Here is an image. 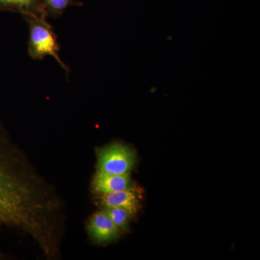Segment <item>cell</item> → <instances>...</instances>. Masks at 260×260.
<instances>
[{
    "label": "cell",
    "mask_w": 260,
    "mask_h": 260,
    "mask_svg": "<svg viewBox=\"0 0 260 260\" xmlns=\"http://www.w3.org/2000/svg\"><path fill=\"white\" fill-rule=\"evenodd\" d=\"M44 8L47 16H59L64 10L70 6L77 5L78 3L73 0H44Z\"/></svg>",
    "instance_id": "obj_9"
},
{
    "label": "cell",
    "mask_w": 260,
    "mask_h": 260,
    "mask_svg": "<svg viewBox=\"0 0 260 260\" xmlns=\"http://www.w3.org/2000/svg\"><path fill=\"white\" fill-rule=\"evenodd\" d=\"M97 171L110 174H130L136 164V154L127 145L114 143L96 151Z\"/></svg>",
    "instance_id": "obj_3"
},
{
    "label": "cell",
    "mask_w": 260,
    "mask_h": 260,
    "mask_svg": "<svg viewBox=\"0 0 260 260\" xmlns=\"http://www.w3.org/2000/svg\"><path fill=\"white\" fill-rule=\"evenodd\" d=\"M91 185L95 194L102 195L129 189L133 183L130 174H110L96 171Z\"/></svg>",
    "instance_id": "obj_5"
},
{
    "label": "cell",
    "mask_w": 260,
    "mask_h": 260,
    "mask_svg": "<svg viewBox=\"0 0 260 260\" xmlns=\"http://www.w3.org/2000/svg\"><path fill=\"white\" fill-rule=\"evenodd\" d=\"M62 205L0 121V229L27 234L38 245L54 235Z\"/></svg>",
    "instance_id": "obj_1"
},
{
    "label": "cell",
    "mask_w": 260,
    "mask_h": 260,
    "mask_svg": "<svg viewBox=\"0 0 260 260\" xmlns=\"http://www.w3.org/2000/svg\"><path fill=\"white\" fill-rule=\"evenodd\" d=\"M99 204L103 208L121 207L125 208L135 216L140 208V196L135 188L124 189L109 194L99 195Z\"/></svg>",
    "instance_id": "obj_6"
},
{
    "label": "cell",
    "mask_w": 260,
    "mask_h": 260,
    "mask_svg": "<svg viewBox=\"0 0 260 260\" xmlns=\"http://www.w3.org/2000/svg\"><path fill=\"white\" fill-rule=\"evenodd\" d=\"M0 6L18 10L23 15L48 17L44 0H0Z\"/></svg>",
    "instance_id": "obj_7"
},
{
    "label": "cell",
    "mask_w": 260,
    "mask_h": 260,
    "mask_svg": "<svg viewBox=\"0 0 260 260\" xmlns=\"http://www.w3.org/2000/svg\"><path fill=\"white\" fill-rule=\"evenodd\" d=\"M103 209L107 212L112 221L121 232L128 230L130 219L134 217L129 211L121 207H107Z\"/></svg>",
    "instance_id": "obj_8"
},
{
    "label": "cell",
    "mask_w": 260,
    "mask_h": 260,
    "mask_svg": "<svg viewBox=\"0 0 260 260\" xmlns=\"http://www.w3.org/2000/svg\"><path fill=\"white\" fill-rule=\"evenodd\" d=\"M87 230L92 240L98 244L116 240L121 233L104 209L92 215L89 219Z\"/></svg>",
    "instance_id": "obj_4"
},
{
    "label": "cell",
    "mask_w": 260,
    "mask_h": 260,
    "mask_svg": "<svg viewBox=\"0 0 260 260\" xmlns=\"http://www.w3.org/2000/svg\"><path fill=\"white\" fill-rule=\"evenodd\" d=\"M23 16L29 28V56L35 60H42L47 56H51L66 73H69V68L62 61L59 54L60 46L58 42L57 36L54 28L47 21V17L40 15Z\"/></svg>",
    "instance_id": "obj_2"
}]
</instances>
